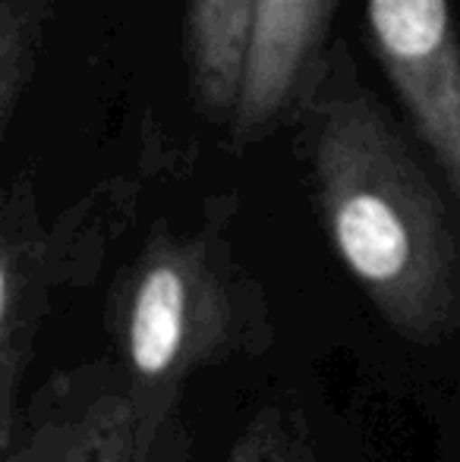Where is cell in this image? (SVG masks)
Wrapping results in <instances>:
<instances>
[{
    "label": "cell",
    "mask_w": 460,
    "mask_h": 462,
    "mask_svg": "<svg viewBox=\"0 0 460 462\" xmlns=\"http://www.w3.org/2000/svg\"><path fill=\"white\" fill-rule=\"evenodd\" d=\"M108 330L146 462L167 421L180 415L186 381L199 368L252 353L265 343L268 324L256 286L218 226H158L114 280Z\"/></svg>",
    "instance_id": "cell-2"
},
{
    "label": "cell",
    "mask_w": 460,
    "mask_h": 462,
    "mask_svg": "<svg viewBox=\"0 0 460 462\" xmlns=\"http://www.w3.org/2000/svg\"><path fill=\"white\" fill-rule=\"evenodd\" d=\"M51 0H0V129H10L44 48Z\"/></svg>",
    "instance_id": "cell-8"
},
{
    "label": "cell",
    "mask_w": 460,
    "mask_h": 462,
    "mask_svg": "<svg viewBox=\"0 0 460 462\" xmlns=\"http://www.w3.org/2000/svg\"><path fill=\"white\" fill-rule=\"evenodd\" d=\"M0 462H139L120 365L70 368L42 383L0 440Z\"/></svg>",
    "instance_id": "cell-6"
},
{
    "label": "cell",
    "mask_w": 460,
    "mask_h": 462,
    "mask_svg": "<svg viewBox=\"0 0 460 462\" xmlns=\"http://www.w3.org/2000/svg\"><path fill=\"white\" fill-rule=\"evenodd\" d=\"M309 164L334 252L398 334L460 328V226L391 116L356 86L344 48L309 104Z\"/></svg>",
    "instance_id": "cell-1"
},
{
    "label": "cell",
    "mask_w": 460,
    "mask_h": 462,
    "mask_svg": "<svg viewBox=\"0 0 460 462\" xmlns=\"http://www.w3.org/2000/svg\"><path fill=\"white\" fill-rule=\"evenodd\" d=\"M224 462H315L306 415L284 406L258 409L237 434Z\"/></svg>",
    "instance_id": "cell-9"
},
{
    "label": "cell",
    "mask_w": 460,
    "mask_h": 462,
    "mask_svg": "<svg viewBox=\"0 0 460 462\" xmlns=\"http://www.w3.org/2000/svg\"><path fill=\"white\" fill-rule=\"evenodd\" d=\"M252 0H186L183 60L190 92L202 116L230 123L239 104Z\"/></svg>",
    "instance_id": "cell-7"
},
{
    "label": "cell",
    "mask_w": 460,
    "mask_h": 462,
    "mask_svg": "<svg viewBox=\"0 0 460 462\" xmlns=\"http://www.w3.org/2000/svg\"><path fill=\"white\" fill-rule=\"evenodd\" d=\"M369 42L460 211V29L451 0H366Z\"/></svg>",
    "instance_id": "cell-4"
},
{
    "label": "cell",
    "mask_w": 460,
    "mask_h": 462,
    "mask_svg": "<svg viewBox=\"0 0 460 462\" xmlns=\"http://www.w3.org/2000/svg\"><path fill=\"white\" fill-rule=\"evenodd\" d=\"M190 450H192L190 431H186L183 419L174 415V419L167 421L164 431H161V438L155 440V447L146 462H190Z\"/></svg>",
    "instance_id": "cell-10"
},
{
    "label": "cell",
    "mask_w": 460,
    "mask_h": 462,
    "mask_svg": "<svg viewBox=\"0 0 460 462\" xmlns=\"http://www.w3.org/2000/svg\"><path fill=\"white\" fill-rule=\"evenodd\" d=\"M80 220L44 226L32 173H16L0 199V440L10 438L19 415V383L35 356L38 328L61 283L76 277L86 230Z\"/></svg>",
    "instance_id": "cell-3"
},
{
    "label": "cell",
    "mask_w": 460,
    "mask_h": 462,
    "mask_svg": "<svg viewBox=\"0 0 460 462\" xmlns=\"http://www.w3.org/2000/svg\"><path fill=\"white\" fill-rule=\"evenodd\" d=\"M341 0H252V32L239 104L228 123L249 145L309 110L328 76V42Z\"/></svg>",
    "instance_id": "cell-5"
}]
</instances>
